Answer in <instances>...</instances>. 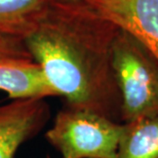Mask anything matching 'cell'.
Listing matches in <instances>:
<instances>
[{
  "label": "cell",
  "mask_w": 158,
  "mask_h": 158,
  "mask_svg": "<svg viewBox=\"0 0 158 158\" xmlns=\"http://www.w3.org/2000/svg\"><path fill=\"white\" fill-rule=\"evenodd\" d=\"M52 0H0V34L23 39Z\"/></svg>",
  "instance_id": "ba28073f"
},
{
  "label": "cell",
  "mask_w": 158,
  "mask_h": 158,
  "mask_svg": "<svg viewBox=\"0 0 158 158\" xmlns=\"http://www.w3.org/2000/svg\"><path fill=\"white\" fill-rule=\"evenodd\" d=\"M46 158H50V157H49V156H47V157H46Z\"/></svg>",
  "instance_id": "30bf717a"
},
{
  "label": "cell",
  "mask_w": 158,
  "mask_h": 158,
  "mask_svg": "<svg viewBox=\"0 0 158 158\" xmlns=\"http://www.w3.org/2000/svg\"><path fill=\"white\" fill-rule=\"evenodd\" d=\"M0 90L7 94L9 100L56 97L33 60L0 63Z\"/></svg>",
  "instance_id": "8992f818"
},
{
  "label": "cell",
  "mask_w": 158,
  "mask_h": 158,
  "mask_svg": "<svg viewBox=\"0 0 158 158\" xmlns=\"http://www.w3.org/2000/svg\"><path fill=\"white\" fill-rule=\"evenodd\" d=\"M123 126L98 113L64 106L45 132V140L61 158H113Z\"/></svg>",
  "instance_id": "3957f363"
},
{
  "label": "cell",
  "mask_w": 158,
  "mask_h": 158,
  "mask_svg": "<svg viewBox=\"0 0 158 158\" xmlns=\"http://www.w3.org/2000/svg\"><path fill=\"white\" fill-rule=\"evenodd\" d=\"M111 65L120 96L122 123L158 116V59L131 34L118 31Z\"/></svg>",
  "instance_id": "7a4b0ae2"
},
{
  "label": "cell",
  "mask_w": 158,
  "mask_h": 158,
  "mask_svg": "<svg viewBox=\"0 0 158 158\" xmlns=\"http://www.w3.org/2000/svg\"><path fill=\"white\" fill-rule=\"evenodd\" d=\"M101 17L131 34L158 59V0H85Z\"/></svg>",
  "instance_id": "5b68a950"
},
{
  "label": "cell",
  "mask_w": 158,
  "mask_h": 158,
  "mask_svg": "<svg viewBox=\"0 0 158 158\" xmlns=\"http://www.w3.org/2000/svg\"><path fill=\"white\" fill-rule=\"evenodd\" d=\"M50 118L46 99H15L0 103V158H15Z\"/></svg>",
  "instance_id": "277c9868"
},
{
  "label": "cell",
  "mask_w": 158,
  "mask_h": 158,
  "mask_svg": "<svg viewBox=\"0 0 158 158\" xmlns=\"http://www.w3.org/2000/svg\"><path fill=\"white\" fill-rule=\"evenodd\" d=\"M118 31L85 0H52L23 40L64 106L121 122L111 65Z\"/></svg>",
  "instance_id": "6da1fadb"
},
{
  "label": "cell",
  "mask_w": 158,
  "mask_h": 158,
  "mask_svg": "<svg viewBox=\"0 0 158 158\" xmlns=\"http://www.w3.org/2000/svg\"><path fill=\"white\" fill-rule=\"evenodd\" d=\"M113 158H158V116L123 123Z\"/></svg>",
  "instance_id": "52a82bcc"
},
{
  "label": "cell",
  "mask_w": 158,
  "mask_h": 158,
  "mask_svg": "<svg viewBox=\"0 0 158 158\" xmlns=\"http://www.w3.org/2000/svg\"><path fill=\"white\" fill-rule=\"evenodd\" d=\"M33 60L20 37L0 34V63Z\"/></svg>",
  "instance_id": "9c48e42d"
}]
</instances>
